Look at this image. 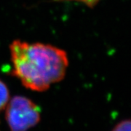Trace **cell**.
Segmentation results:
<instances>
[{
	"label": "cell",
	"mask_w": 131,
	"mask_h": 131,
	"mask_svg": "<svg viewBox=\"0 0 131 131\" xmlns=\"http://www.w3.org/2000/svg\"><path fill=\"white\" fill-rule=\"evenodd\" d=\"M9 52L12 74L28 89L45 91L65 77L69 58L63 49L15 39L9 45Z\"/></svg>",
	"instance_id": "obj_1"
},
{
	"label": "cell",
	"mask_w": 131,
	"mask_h": 131,
	"mask_svg": "<svg viewBox=\"0 0 131 131\" xmlns=\"http://www.w3.org/2000/svg\"><path fill=\"white\" fill-rule=\"evenodd\" d=\"M6 119L12 131H26L39 122L40 111L30 99L16 95L7 105Z\"/></svg>",
	"instance_id": "obj_2"
},
{
	"label": "cell",
	"mask_w": 131,
	"mask_h": 131,
	"mask_svg": "<svg viewBox=\"0 0 131 131\" xmlns=\"http://www.w3.org/2000/svg\"><path fill=\"white\" fill-rule=\"evenodd\" d=\"M9 93L7 86L0 80V111L4 109L9 102Z\"/></svg>",
	"instance_id": "obj_3"
},
{
	"label": "cell",
	"mask_w": 131,
	"mask_h": 131,
	"mask_svg": "<svg viewBox=\"0 0 131 131\" xmlns=\"http://www.w3.org/2000/svg\"><path fill=\"white\" fill-rule=\"evenodd\" d=\"M112 131H131V120H124L117 124Z\"/></svg>",
	"instance_id": "obj_4"
}]
</instances>
